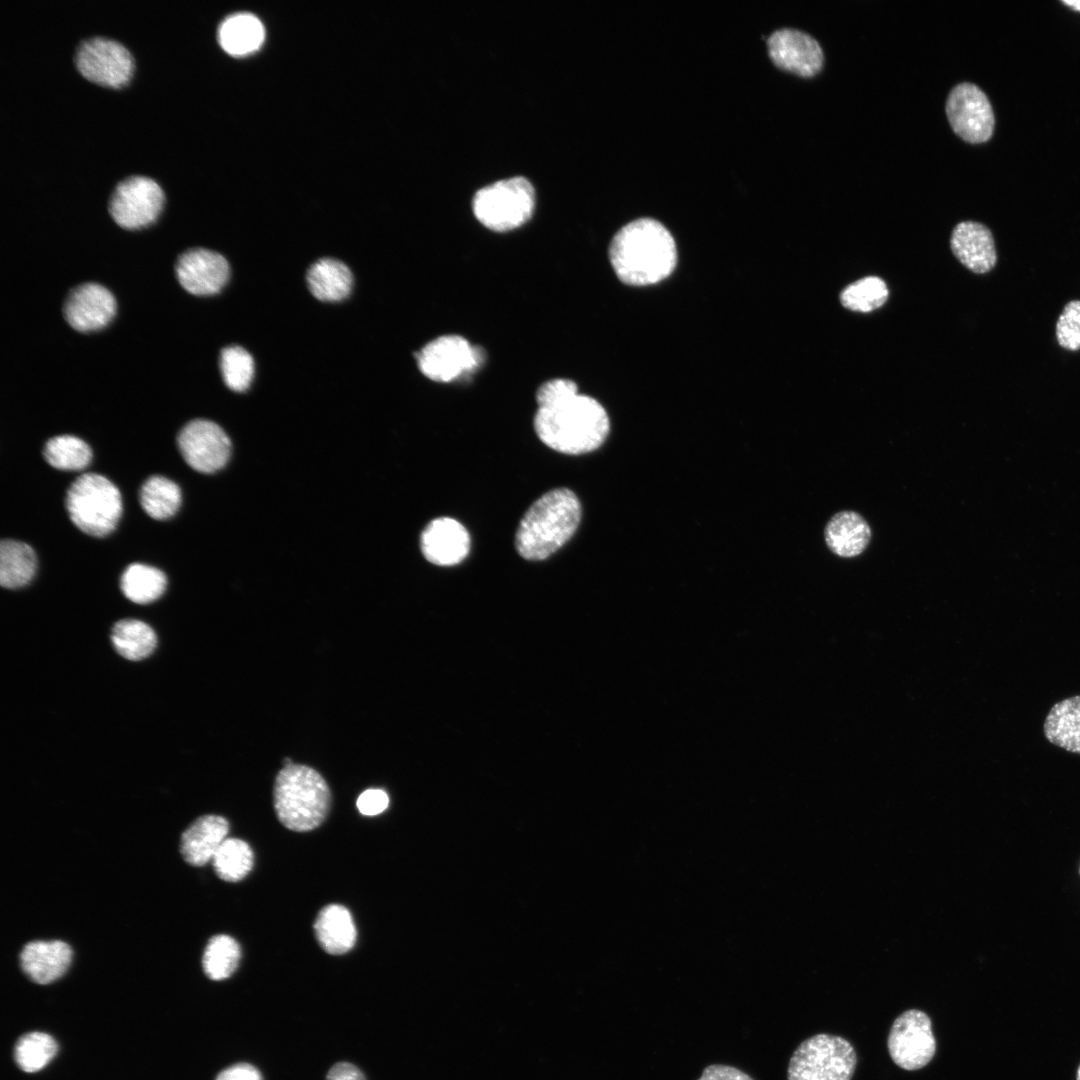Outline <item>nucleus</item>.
I'll list each match as a JSON object with an SVG mask.
<instances>
[{"instance_id": "f257e3e1", "label": "nucleus", "mask_w": 1080, "mask_h": 1080, "mask_svg": "<svg viewBox=\"0 0 1080 1080\" xmlns=\"http://www.w3.org/2000/svg\"><path fill=\"white\" fill-rule=\"evenodd\" d=\"M538 410L534 429L539 439L551 449L569 455L589 453L605 441L609 418L594 398L579 394L577 384L567 378H555L537 390Z\"/></svg>"}, {"instance_id": "f03ea898", "label": "nucleus", "mask_w": 1080, "mask_h": 1080, "mask_svg": "<svg viewBox=\"0 0 1080 1080\" xmlns=\"http://www.w3.org/2000/svg\"><path fill=\"white\" fill-rule=\"evenodd\" d=\"M609 260L624 284L647 286L673 272L677 249L664 224L651 217H640L615 233L609 245Z\"/></svg>"}, {"instance_id": "7ed1b4c3", "label": "nucleus", "mask_w": 1080, "mask_h": 1080, "mask_svg": "<svg viewBox=\"0 0 1080 1080\" xmlns=\"http://www.w3.org/2000/svg\"><path fill=\"white\" fill-rule=\"evenodd\" d=\"M581 519L578 497L568 488H556L537 499L522 517L515 546L527 560H543L575 533Z\"/></svg>"}, {"instance_id": "20e7f679", "label": "nucleus", "mask_w": 1080, "mask_h": 1080, "mask_svg": "<svg viewBox=\"0 0 1080 1080\" xmlns=\"http://www.w3.org/2000/svg\"><path fill=\"white\" fill-rule=\"evenodd\" d=\"M273 804L283 826L296 832L317 828L326 819L331 805L330 788L314 768L291 763L275 777Z\"/></svg>"}, {"instance_id": "39448f33", "label": "nucleus", "mask_w": 1080, "mask_h": 1080, "mask_svg": "<svg viewBox=\"0 0 1080 1080\" xmlns=\"http://www.w3.org/2000/svg\"><path fill=\"white\" fill-rule=\"evenodd\" d=\"M65 505L71 522L83 533L104 537L117 526L122 514L118 488L106 477L84 473L66 493Z\"/></svg>"}, {"instance_id": "423d86ee", "label": "nucleus", "mask_w": 1080, "mask_h": 1080, "mask_svg": "<svg viewBox=\"0 0 1080 1080\" xmlns=\"http://www.w3.org/2000/svg\"><path fill=\"white\" fill-rule=\"evenodd\" d=\"M475 217L497 232L513 230L527 222L535 208V190L523 176L502 179L479 189L472 201Z\"/></svg>"}, {"instance_id": "0eeeda50", "label": "nucleus", "mask_w": 1080, "mask_h": 1080, "mask_svg": "<svg viewBox=\"0 0 1080 1080\" xmlns=\"http://www.w3.org/2000/svg\"><path fill=\"white\" fill-rule=\"evenodd\" d=\"M857 1056L843 1037L816 1034L804 1040L792 1054L788 1080H851Z\"/></svg>"}, {"instance_id": "6e6552de", "label": "nucleus", "mask_w": 1080, "mask_h": 1080, "mask_svg": "<svg viewBox=\"0 0 1080 1080\" xmlns=\"http://www.w3.org/2000/svg\"><path fill=\"white\" fill-rule=\"evenodd\" d=\"M893 1062L908 1071L925 1067L936 1052V1039L930 1017L919 1009L901 1013L893 1022L887 1038Z\"/></svg>"}, {"instance_id": "1a4fd4ad", "label": "nucleus", "mask_w": 1080, "mask_h": 1080, "mask_svg": "<svg viewBox=\"0 0 1080 1080\" xmlns=\"http://www.w3.org/2000/svg\"><path fill=\"white\" fill-rule=\"evenodd\" d=\"M416 360L424 376L447 383L473 373L483 362L484 353L462 336L443 335L427 343Z\"/></svg>"}, {"instance_id": "9d476101", "label": "nucleus", "mask_w": 1080, "mask_h": 1080, "mask_svg": "<svg viewBox=\"0 0 1080 1080\" xmlns=\"http://www.w3.org/2000/svg\"><path fill=\"white\" fill-rule=\"evenodd\" d=\"M164 202L159 184L150 177L133 175L114 188L108 210L112 219L125 229H139L155 221Z\"/></svg>"}, {"instance_id": "9b49d317", "label": "nucleus", "mask_w": 1080, "mask_h": 1080, "mask_svg": "<svg viewBox=\"0 0 1080 1080\" xmlns=\"http://www.w3.org/2000/svg\"><path fill=\"white\" fill-rule=\"evenodd\" d=\"M74 62L84 78L108 87L126 84L134 66L128 49L118 41L105 37L82 41L76 49Z\"/></svg>"}, {"instance_id": "f8f14e48", "label": "nucleus", "mask_w": 1080, "mask_h": 1080, "mask_svg": "<svg viewBox=\"0 0 1080 1080\" xmlns=\"http://www.w3.org/2000/svg\"><path fill=\"white\" fill-rule=\"evenodd\" d=\"M945 109L953 130L964 140L981 143L991 137L993 109L987 95L976 84L960 82L953 86Z\"/></svg>"}, {"instance_id": "ddd939ff", "label": "nucleus", "mask_w": 1080, "mask_h": 1080, "mask_svg": "<svg viewBox=\"0 0 1080 1080\" xmlns=\"http://www.w3.org/2000/svg\"><path fill=\"white\" fill-rule=\"evenodd\" d=\"M177 444L186 463L200 473L222 469L231 453V442L225 431L206 419L188 422L180 430Z\"/></svg>"}, {"instance_id": "4468645a", "label": "nucleus", "mask_w": 1080, "mask_h": 1080, "mask_svg": "<svg viewBox=\"0 0 1080 1080\" xmlns=\"http://www.w3.org/2000/svg\"><path fill=\"white\" fill-rule=\"evenodd\" d=\"M770 58L779 67L802 76H812L823 66L824 53L818 40L792 27L774 30L767 38Z\"/></svg>"}, {"instance_id": "2eb2a0df", "label": "nucleus", "mask_w": 1080, "mask_h": 1080, "mask_svg": "<svg viewBox=\"0 0 1080 1080\" xmlns=\"http://www.w3.org/2000/svg\"><path fill=\"white\" fill-rule=\"evenodd\" d=\"M180 285L197 296L213 295L221 291L229 279V265L221 254L194 248L181 254L175 266Z\"/></svg>"}, {"instance_id": "dca6fc26", "label": "nucleus", "mask_w": 1080, "mask_h": 1080, "mask_svg": "<svg viewBox=\"0 0 1080 1080\" xmlns=\"http://www.w3.org/2000/svg\"><path fill=\"white\" fill-rule=\"evenodd\" d=\"M116 311V302L109 290L96 283H84L67 295L63 314L77 331H95L106 326Z\"/></svg>"}, {"instance_id": "f3484780", "label": "nucleus", "mask_w": 1080, "mask_h": 1080, "mask_svg": "<svg viewBox=\"0 0 1080 1080\" xmlns=\"http://www.w3.org/2000/svg\"><path fill=\"white\" fill-rule=\"evenodd\" d=\"M423 556L432 564L452 566L463 561L470 550V537L457 520L440 517L432 520L420 537Z\"/></svg>"}, {"instance_id": "a211bd4d", "label": "nucleus", "mask_w": 1080, "mask_h": 1080, "mask_svg": "<svg viewBox=\"0 0 1080 1080\" xmlns=\"http://www.w3.org/2000/svg\"><path fill=\"white\" fill-rule=\"evenodd\" d=\"M950 244L956 258L974 273H986L996 264L994 238L984 224L975 221L958 223L952 231Z\"/></svg>"}, {"instance_id": "6ab92c4d", "label": "nucleus", "mask_w": 1080, "mask_h": 1080, "mask_svg": "<svg viewBox=\"0 0 1080 1080\" xmlns=\"http://www.w3.org/2000/svg\"><path fill=\"white\" fill-rule=\"evenodd\" d=\"M71 959L70 946L60 940L31 941L20 953L23 972L38 984H48L60 978L68 969Z\"/></svg>"}, {"instance_id": "aec40b11", "label": "nucleus", "mask_w": 1080, "mask_h": 1080, "mask_svg": "<svg viewBox=\"0 0 1080 1080\" xmlns=\"http://www.w3.org/2000/svg\"><path fill=\"white\" fill-rule=\"evenodd\" d=\"M228 831L229 823L222 816L203 815L197 818L181 835L180 852L183 859L192 866H203L212 861Z\"/></svg>"}, {"instance_id": "412c9836", "label": "nucleus", "mask_w": 1080, "mask_h": 1080, "mask_svg": "<svg viewBox=\"0 0 1080 1080\" xmlns=\"http://www.w3.org/2000/svg\"><path fill=\"white\" fill-rule=\"evenodd\" d=\"M825 542L830 551L842 558H853L867 548L871 529L857 512L841 511L832 516L824 530Z\"/></svg>"}, {"instance_id": "4be33fe9", "label": "nucleus", "mask_w": 1080, "mask_h": 1080, "mask_svg": "<svg viewBox=\"0 0 1080 1080\" xmlns=\"http://www.w3.org/2000/svg\"><path fill=\"white\" fill-rule=\"evenodd\" d=\"M314 933L321 948L331 955H342L355 945L357 931L349 910L340 904L325 906L314 922Z\"/></svg>"}, {"instance_id": "5701e85b", "label": "nucleus", "mask_w": 1080, "mask_h": 1080, "mask_svg": "<svg viewBox=\"0 0 1080 1080\" xmlns=\"http://www.w3.org/2000/svg\"><path fill=\"white\" fill-rule=\"evenodd\" d=\"M307 284L313 296L321 301H340L346 298L353 286V276L343 262L322 258L307 271Z\"/></svg>"}, {"instance_id": "b1692460", "label": "nucleus", "mask_w": 1080, "mask_h": 1080, "mask_svg": "<svg viewBox=\"0 0 1080 1080\" xmlns=\"http://www.w3.org/2000/svg\"><path fill=\"white\" fill-rule=\"evenodd\" d=\"M1044 734L1052 744L1080 754V695L1052 706L1044 722Z\"/></svg>"}, {"instance_id": "393cba45", "label": "nucleus", "mask_w": 1080, "mask_h": 1080, "mask_svg": "<svg viewBox=\"0 0 1080 1080\" xmlns=\"http://www.w3.org/2000/svg\"><path fill=\"white\" fill-rule=\"evenodd\" d=\"M264 28L260 20L249 13H236L223 20L218 28V41L229 54H249L262 44Z\"/></svg>"}, {"instance_id": "a878e982", "label": "nucleus", "mask_w": 1080, "mask_h": 1080, "mask_svg": "<svg viewBox=\"0 0 1080 1080\" xmlns=\"http://www.w3.org/2000/svg\"><path fill=\"white\" fill-rule=\"evenodd\" d=\"M37 567L34 550L26 543L3 539L0 543V584L7 589L27 585Z\"/></svg>"}, {"instance_id": "bb28decb", "label": "nucleus", "mask_w": 1080, "mask_h": 1080, "mask_svg": "<svg viewBox=\"0 0 1080 1080\" xmlns=\"http://www.w3.org/2000/svg\"><path fill=\"white\" fill-rule=\"evenodd\" d=\"M111 641L122 657L139 661L153 652L157 637L148 624L136 619H122L114 624Z\"/></svg>"}, {"instance_id": "cd10ccee", "label": "nucleus", "mask_w": 1080, "mask_h": 1080, "mask_svg": "<svg viewBox=\"0 0 1080 1080\" xmlns=\"http://www.w3.org/2000/svg\"><path fill=\"white\" fill-rule=\"evenodd\" d=\"M181 500L179 486L161 475L146 479L139 492L141 507L155 520H165L175 515Z\"/></svg>"}, {"instance_id": "c85d7f7f", "label": "nucleus", "mask_w": 1080, "mask_h": 1080, "mask_svg": "<svg viewBox=\"0 0 1080 1080\" xmlns=\"http://www.w3.org/2000/svg\"><path fill=\"white\" fill-rule=\"evenodd\" d=\"M166 585L167 579L161 570L141 563L130 564L120 579L123 594L137 604L155 601L164 593Z\"/></svg>"}, {"instance_id": "c756f323", "label": "nucleus", "mask_w": 1080, "mask_h": 1080, "mask_svg": "<svg viewBox=\"0 0 1080 1080\" xmlns=\"http://www.w3.org/2000/svg\"><path fill=\"white\" fill-rule=\"evenodd\" d=\"M212 864L220 879L237 882L251 871L254 854L245 841L238 838H226L215 852Z\"/></svg>"}, {"instance_id": "7c9ffc66", "label": "nucleus", "mask_w": 1080, "mask_h": 1080, "mask_svg": "<svg viewBox=\"0 0 1080 1080\" xmlns=\"http://www.w3.org/2000/svg\"><path fill=\"white\" fill-rule=\"evenodd\" d=\"M43 456L46 462L56 469L78 471L89 465L92 451L89 445L78 437L59 435L45 443Z\"/></svg>"}, {"instance_id": "2f4dec72", "label": "nucleus", "mask_w": 1080, "mask_h": 1080, "mask_svg": "<svg viewBox=\"0 0 1080 1080\" xmlns=\"http://www.w3.org/2000/svg\"><path fill=\"white\" fill-rule=\"evenodd\" d=\"M240 958L238 942L231 936L219 934L208 941L202 957V967L209 979L220 981L235 972Z\"/></svg>"}, {"instance_id": "473e14b6", "label": "nucleus", "mask_w": 1080, "mask_h": 1080, "mask_svg": "<svg viewBox=\"0 0 1080 1080\" xmlns=\"http://www.w3.org/2000/svg\"><path fill=\"white\" fill-rule=\"evenodd\" d=\"M888 295L884 280L867 276L846 286L840 293V302L851 311L867 313L883 306Z\"/></svg>"}, {"instance_id": "72a5a7b5", "label": "nucleus", "mask_w": 1080, "mask_h": 1080, "mask_svg": "<svg viewBox=\"0 0 1080 1080\" xmlns=\"http://www.w3.org/2000/svg\"><path fill=\"white\" fill-rule=\"evenodd\" d=\"M54 1039L42 1032H30L20 1037L15 1045L14 1057L19 1068L25 1072L42 1069L55 1055Z\"/></svg>"}, {"instance_id": "f704fd0d", "label": "nucleus", "mask_w": 1080, "mask_h": 1080, "mask_svg": "<svg viewBox=\"0 0 1080 1080\" xmlns=\"http://www.w3.org/2000/svg\"><path fill=\"white\" fill-rule=\"evenodd\" d=\"M220 370L225 384L233 391H246L254 376V361L240 346H229L220 353Z\"/></svg>"}, {"instance_id": "c9c22d12", "label": "nucleus", "mask_w": 1080, "mask_h": 1080, "mask_svg": "<svg viewBox=\"0 0 1080 1080\" xmlns=\"http://www.w3.org/2000/svg\"><path fill=\"white\" fill-rule=\"evenodd\" d=\"M1056 337L1064 349H1080V300L1066 304L1056 323Z\"/></svg>"}, {"instance_id": "e433bc0d", "label": "nucleus", "mask_w": 1080, "mask_h": 1080, "mask_svg": "<svg viewBox=\"0 0 1080 1080\" xmlns=\"http://www.w3.org/2000/svg\"><path fill=\"white\" fill-rule=\"evenodd\" d=\"M389 804V798L381 789H368L360 794L356 805L359 812L366 816L382 813Z\"/></svg>"}, {"instance_id": "4c0bfd02", "label": "nucleus", "mask_w": 1080, "mask_h": 1080, "mask_svg": "<svg viewBox=\"0 0 1080 1080\" xmlns=\"http://www.w3.org/2000/svg\"><path fill=\"white\" fill-rule=\"evenodd\" d=\"M698 1080H753L741 1070L727 1065H710L706 1067Z\"/></svg>"}, {"instance_id": "58836bf2", "label": "nucleus", "mask_w": 1080, "mask_h": 1080, "mask_svg": "<svg viewBox=\"0 0 1080 1080\" xmlns=\"http://www.w3.org/2000/svg\"><path fill=\"white\" fill-rule=\"evenodd\" d=\"M216 1080H263L260 1071L251 1064L238 1063L221 1071Z\"/></svg>"}, {"instance_id": "ea45409f", "label": "nucleus", "mask_w": 1080, "mask_h": 1080, "mask_svg": "<svg viewBox=\"0 0 1080 1080\" xmlns=\"http://www.w3.org/2000/svg\"><path fill=\"white\" fill-rule=\"evenodd\" d=\"M326 1080H366L362 1072L353 1064L339 1062L328 1072Z\"/></svg>"}, {"instance_id": "a19ab883", "label": "nucleus", "mask_w": 1080, "mask_h": 1080, "mask_svg": "<svg viewBox=\"0 0 1080 1080\" xmlns=\"http://www.w3.org/2000/svg\"><path fill=\"white\" fill-rule=\"evenodd\" d=\"M1063 3H1065L1066 5L1072 7L1073 9H1075L1077 11H1080V1H1067L1066 0V1H1063Z\"/></svg>"}, {"instance_id": "79ce46f5", "label": "nucleus", "mask_w": 1080, "mask_h": 1080, "mask_svg": "<svg viewBox=\"0 0 1080 1080\" xmlns=\"http://www.w3.org/2000/svg\"><path fill=\"white\" fill-rule=\"evenodd\" d=\"M1077 1080H1080V1067H1079L1078 1072H1077Z\"/></svg>"}]
</instances>
